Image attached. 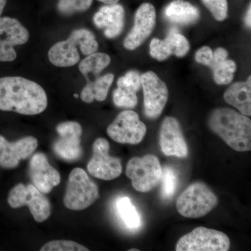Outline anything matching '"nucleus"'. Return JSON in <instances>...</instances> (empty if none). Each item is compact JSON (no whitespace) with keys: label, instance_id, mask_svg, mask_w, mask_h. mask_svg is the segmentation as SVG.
<instances>
[{"label":"nucleus","instance_id":"10","mask_svg":"<svg viewBox=\"0 0 251 251\" xmlns=\"http://www.w3.org/2000/svg\"><path fill=\"white\" fill-rule=\"evenodd\" d=\"M110 145L103 138H97L93 145V155L87 164V171L97 179L110 181L122 173L121 160L109 154Z\"/></svg>","mask_w":251,"mask_h":251},{"label":"nucleus","instance_id":"4","mask_svg":"<svg viewBox=\"0 0 251 251\" xmlns=\"http://www.w3.org/2000/svg\"><path fill=\"white\" fill-rule=\"evenodd\" d=\"M219 199L204 183L198 181L190 185L180 195L176 207L180 215L188 219H199L211 212L217 206Z\"/></svg>","mask_w":251,"mask_h":251},{"label":"nucleus","instance_id":"27","mask_svg":"<svg viewBox=\"0 0 251 251\" xmlns=\"http://www.w3.org/2000/svg\"><path fill=\"white\" fill-rule=\"evenodd\" d=\"M93 0H58L57 9L61 14L70 16L90 9Z\"/></svg>","mask_w":251,"mask_h":251},{"label":"nucleus","instance_id":"13","mask_svg":"<svg viewBox=\"0 0 251 251\" xmlns=\"http://www.w3.org/2000/svg\"><path fill=\"white\" fill-rule=\"evenodd\" d=\"M59 138L53 144L56 154L69 162L77 161L82 154L80 146L82 127L76 122H65L56 127Z\"/></svg>","mask_w":251,"mask_h":251},{"label":"nucleus","instance_id":"35","mask_svg":"<svg viewBox=\"0 0 251 251\" xmlns=\"http://www.w3.org/2000/svg\"><path fill=\"white\" fill-rule=\"evenodd\" d=\"M251 4H249V9H248L247 15H246V24H247V25L248 27H251Z\"/></svg>","mask_w":251,"mask_h":251},{"label":"nucleus","instance_id":"5","mask_svg":"<svg viewBox=\"0 0 251 251\" xmlns=\"http://www.w3.org/2000/svg\"><path fill=\"white\" fill-rule=\"evenodd\" d=\"M98 186L81 168L73 170L69 175L64 204L71 210L87 209L99 198Z\"/></svg>","mask_w":251,"mask_h":251},{"label":"nucleus","instance_id":"24","mask_svg":"<svg viewBox=\"0 0 251 251\" xmlns=\"http://www.w3.org/2000/svg\"><path fill=\"white\" fill-rule=\"evenodd\" d=\"M214 80L218 85H227L233 80L237 65L234 61L226 59L211 68Z\"/></svg>","mask_w":251,"mask_h":251},{"label":"nucleus","instance_id":"30","mask_svg":"<svg viewBox=\"0 0 251 251\" xmlns=\"http://www.w3.org/2000/svg\"><path fill=\"white\" fill-rule=\"evenodd\" d=\"M202 1L216 21H223L227 17V0H202Z\"/></svg>","mask_w":251,"mask_h":251},{"label":"nucleus","instance_id":"12","mask_svg":"<svg viewBox=\"0 0 251 251\" xmlns=\"http://www.w3.org/2000/svg\"><path fill=\"white\" fill-rule=\"evenodd\" d=\"M29 31L16 18H0V62H13L17 57L14 46L29 40Z\"/></svg>","mask_w":251,"mask_h":251},{"label":"nucleus","instance_id":"23","mask_svg":"<svg viewBox=\"0 0 251 251\" xmlns=\"http://www.w3.org/2000/svg\"><path fill=\"white\" fill-rule=\"evenodd\" d=\"M110 56L102 52H94L85 57L79 64V70L84 76L92 73L95 76L99 77L100 73L110 64Z\"/></svg>","mask_w":251,"mask_h":251},{"label":"nucleus","instance_id":"33","mask_svg":"<svg viewBox=\"0 0 251 251\" xmlns=\"http://www.w3.org/2000/svg\"><path fill=\"white\" fill-rule=\"evenodd\" d=\"M227 56H228V53H227V51L226 49H223V48H219L214 52H213L212 60H211L209 67L211 69L216 64L224 62L227 59Z\"/></svg>","mask_w":251,"mask_h":251},{"label":"nucleus","instance_id":"31","mask_svg":"<svg viewBox=\"0 0 251 251\" xmlns=\"http://www.w3.org/2000/svg\"><path fill=\"white\" fill-rule=\"evenodd\" d=\"M117 87L126 89L137 93L141 87V75L136 71H130L118 79Z\"/></svg>","mask_w":251,"mask_h":251},{"label":"nucleus","instance_id":"18","mask_svg":"<svg viewBox=\"0 0 251 251\" xmlns=\"http://www.w3.org/2000/svg\"><path fill=\"white\" fill-rule=\"evenodd\" d=\"M125 11L121 4H105L96 13L93 21L99 29H103L108 39L121 34L125 26Z\"/></svg>","mask_w":251,"mask_h":251},{"label":"nucleus","instance_id":"36","mask_svg":"<svg viewBox=\"0 0 251 251\" xmlns=\"http://www.w3.org/2000/svg\"><path fill=\"white\" fill-rule=\"evenodd\" d=\"M99 1L104 3L105 4H117L120 0H98Z\"/></svg>","mask_w":251,"mask_h":251},{"label":"nucleus","instance_id":"20","mask_svg":"<svg viewBox=\"0 0 251 251\" xmlns=\"http://www.w3.org/2000/svg\"><path fill=\"white\" fill-rule=\"evenodd\" d=\"M227 103L237 108L239 112L250 117L251 115V80L249 76L247 82H237L230 86L224 94Z\"/></svg>","mask_w":251,"mask_h":251},{"label":"nucleus","instance_id":"15","mask_svg":"<svg viewBox=\"0 0 251 251\" xmlns=\"http://www.w3.org/2000/svg\"><path fill=\"white\" fill-rule=\"evenodd\" d=\"M159 144L162 152L166 156H174L178 158L188 156L187 144L179 122L175 117H166L162 122Z\"/></svg>","mask_w":251,"mask_h":251},{"label":"nucleus","instance_id":"29","mask_svg":"<svg viewBox=\"0 0 251 251\" xmlns=\"http://www.w3.org/2000/svg\"><path fill=\"white\" fill-rule=\"evenodd\" d=\"M41 251H88L89 249L78 243L68 240L52 241L46 244Z\"/></svg>","mask_w":251,"mask_h":251},{"label":"nucleus","instance_id":"8","mask_svg":"<svg viewBox=\"0 0 251 251\" xmlns=\"http://www.w3.org/2000/svg\"><path fill=\"white\" fill-rule=\"evenodd\" d=\"M230 240L226 234L216 229L198 227L180 238L176 251H227Z\"/></svg>","mask_w":251,"mask_h":251},{"label":"nucleus","instance_id":"7","mask_svg":"<svg viewBox=\"0 0 251 251\" xmlns=\"http://www.w3.org/2000/svg\"><path fill=\"white\" fill-rule=\"evenodd\" d=\"M7 201L14 209L27 205L36 222H44L50 216L49 200L33 184L16 185L10 191Z\"/></svg>","mask_w":251,"mask_h":251},{"label":"nucleus","instance_id":"26","mask_svg":"<svg viewBox=\"0 0 251 251\" xmlns=\"http://www.w3.org/2000/svg\"><path fill=\"white\" fill-rule=\"evenodd\" d=\"M114 80V75L108 74L103 76H99L94 81H87L94 94V99L98 101H103L108 96V91Z\"/></svg>","mask_w":251,"mask_h":251},{"label":"nucleus","instance_id":"22","mask_svg":"<svg viewBox=\"0 0 251 251\" xmlns=\"http://www.w3.org/2000/svg\"><path fill=\"white\" fill-rule=\"evenodd\" d=\"M116 209L119 217L127 228L136 230L141 227V217L129 198H119L116 202Z\"/></svg>","mask_w":251,"mask_h":251},{"label":"nucleus","instance_id":"32","mask_svg":"<svg viewBox=\"0 0 251 251\" xmlns=\"http://www.w3.org/2000/svg\"><path fill=\"white\" fill-rule=\"evenodd\" d=\"M212 58V50L208 46H203L196 52V60L199 64L209 67Z\"/></svg>","mask_w":251,"mask_h":251},{"label":"nucleus","instance_id":"9","mask_svg":"<svg viewBox=\"0 0 251 251\" xmlns=\"http://www.w3.org/2000/svg\"><path fill=\"white\" fill-rule=\"evenodd\" d=\"M147 126L133 110H125L117 115L107 128V133L117 143L137 145L143 141Z\"/></svg>","mask_w":251,"mask_h":251},{"label":"nucleus","instance_id":"19","mask_svg":"<svg viewBox=\"0 0 251 251\" xmlns=\"http://www.w3.org/2000/svg\"><path fill=\"white\" fill-rule=\"evenodd\" d=\"M189 42L179 33H171L164 40L153 39L150 43V52L151 57L158 61L168 59L172 54L183 57L189 51Z\"/></svg>","mask_w":251,"mask_h":251},{"label":"nucleus","instance_id":"39","mask_svg":"<svg viewBox=\"0 0 251 251\" xmlns=\"http://www.w3.org/2000/svg\"><path fill=\"white\" fill-rule=\"evenodd\" d=\"M75 97H76V98H77V97H78V96H77V94H75Z\"/></svg>","mask_w":251,"mask_h":251},{"label":"nucleus","instance_id":"2","mask_svg":"<svg viewBox=\"0 0 251 251\" xmlns=\"http://www.w3.org/2000/svg\"><path fill=\"white\" fill-rule=\"evenodd\" d=\"M209 126L225 143L239 152L251 151V121L232 109L216 108L209 118Z\"/></svg>","mask_w":251,"mask_h":251},{"label":"nucleus","instance_id":"11","mask_svg":"<svg viewBox=\"0 0 251 251\" xmlns=\"http://www.w3.org/2000/svg\"><path fill=\"white\" fill-rule=\"evenodd\" d=\"M141 86L144 94L145 112L148 118H158L168 102L169 92L165 82L153 72L141 75Z\"/></svg>","mask_w":251,"mask_h":251},{"label":"nucleus","instance_id":"16","mask_svg":"<svg viewBox=\"0 0 251 251\" xmlns=\"http://www.w3.org/2000/svg\"><path fill=\"white\" fill-rule=\"evenodd\" d=\"M37 147L38 140L33 136L10 143L0 135V166L4 169L16 168L20 161L27 158Z\"/></svg>","mask_w":251,"mask_h":251},{"label":"nucleus","instance_id":"17","mask_svg":"<svg viewBox=\"0 0 251 251\" xmlns=\"http://www.w3.org/2000/svg\"><path fill=\"white\" fill-rule=\"evenodd\" d=\"M29 175L33 185L44 194L49 193L61 181L59 172L50 164L47 156L36 153L29 163Z\"/></svg>","mask_w":251,"mask_h":251},{"label":"nucleus","instance_id":"1","mask_svg":"<svg viewBox=\"0 0 251 251\" xmlns=\"http://www.w3.org/2000/svg\"><path fill=\"white\" fill-rule=\"evenodd\" d=\"M47 106L45 90L34 81L17 76L0 78V110L35 115Z\"/></svg>","mask_w":251,"mask_h":251},{"label":"nucleus","instance_id":"14","mask_svg":"<svg viewBox=\"0 0 251 251\" xmlns=\"http://www.w3.org/2000/svg\"><path fill=\"white\" fill-rule=\"evenodd\" d=\"M156 9L150 3L142 4L135 15L134 25L124 41V46L128 50L139 48L150 36L156 24Z\"/></svg>","mask_w":251,"mask_h":251},{"label":"nucleus","instance_id":"6","mask_svg":"<svg viewBox=\"0 0 251 251\" xmlns=\"http://www.w3.org/2000/svg\"><path fill=\"white\" fill-rule=\"evenodd\" d=\"M126 175L131 179L132 186L137 191L148 193L161 181L162 167L154 155L134 157L127 163Z\"/></svg>","mask_w":251,"mask_h":251},{"label":"nucleus","instance_id":"28","mask_svg":"<svg viewBox=\"0 0 251 251\" xmlns=\"http://www.w3.org/2000/svg\"><path fill=\"white\" fill-rule=\"evenodd\" d=\"M137 93L126 89L120 88L114 91L113 102L118 108H133L138 104Z\"/></svg>","mask_w":251,"mask_h":251},{"label":"nucleus","instance_id":"25","mask_svg":"<svg viewBox=\"0 0 251 251\" xmlns=\"http://www.w3.org/2000/svg\"><path fill=\"white\" fill-rule=\"evenodd\" d=\"M161 197L165 201L171 199L176 191L178 176L176 172L171 167L166 166L162 169Z\"/></svg>","mask_w":251,"mask_h":251},{"label":"nucleus","instance_id":"21","mask_svg":"<svg viewBox=\"0 0 251 251\" xmlns=\"http://www.w3.org/2000/svg\"><path fill=\"white\" fill-rule=\"evenodd\" d=\"M164 16L171 23L187 25L197 22L200 18V11L188 1L174 0L166 6Z\"/></svg>","mask_w":251,"mask_h":251},{"label":"nucleus","instance_id":"3","mask_svg":"<svg viewBox=\"0 0 251 251\" xmlns=\"http://www.w3.org/2000/svg\"><path fill=\"white\" fill-rule=\"evenodd\" d=\"M77 46L85 55H90L99 49L98 42L92 31L87 29H75L67 40L59 41L51 47L49 52L50 62L58 67L75 65L80 61Z\"/></svg>","mask_w":251,"mask_h":251},{"label":"nucleus","instance_id":"38","mask_svg":"<svg viewBox=\"0 0 251 251\" xmlns=\"http://www.w3.org/2000/svg\"><path fill=\"white\" fill-rule=\"evenodd\" d=\"M129 251H138L139 250H138V249H129V250H128Z\"/></svg>","mask_w":251,"mask_h":251},{"label":"nucleus","instance_id":"34","mask_svg":"<svg viewBox=\"0 0 251 251\" xmlns=\"http://www.w3.org/2000/svg\"><path fill=\"white\" fill-rule=\"evenodd\" d=\"M80 98L84 102L87 103H91L94 101V94L90 85L86 84L85 87H84L83 90L81 92Z\"/></svg>","mask_w":251,"mask_h":251},{"label":"nucleus","instance_id":"37","mask_svg":"<svg viewBox=\"0 0 251 251\" xmlns=\"http://www.w3.org/2000/svg\"><path fill=\"white\" fill-rule=\"evenodd\" d=\"M6 1H7V0H0V16L2 14L3 11H4L5 6L6 4Z\"/></svg>","mask_w":251,"mask_h":251}]
</instances>
